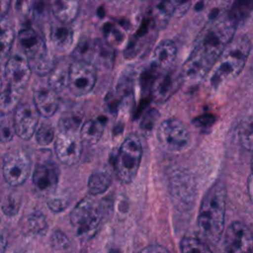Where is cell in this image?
<instances>
[{"label": "cell", "instance_id": "d6a6232c", "mask_svg": "<svg viewBox=\"0 0 253 253\" xmlns=\"http://www.w3.org/2000/svg\"><path fill=\"white\" fill-rule=\"evenodd\" d=\"M20 205H21V200L19 195L12 193L9 196H7V198L2 203V211L6 215L13 216L18 212L20 209Z\"/></svg>", "mask_w": 253, "mask_h": 253}, {"label": "cell", "instance_id": "6da1fadb", "mask_svg": "<svg viewBox=\"0 0 253 253\" xmlns=\"http://www.w3.org/2000/svg\"><path fill=\"white\" fill-rule=\"evenodd\" d=\"M236 28L237 25L229 17L228 11L218 18L206 22L182 67V79L196 84L207 78L222 50L234 38Z\"/></svg>", "mask_w": 253, "mask_h": 253}, {"label": "cell", "instance_id": "bcb514c9", "mask_svg": "<svg viewBox=\"0 0 253 253\" xmlns=\"http://www.w3.org/2000/svg\"><path fill=\"white\" fill-rule=\"evenodd\" d=\"M251 168H252V173H253V153H252V157H251Z\"/></svg>", "mask_w": 253, "mask_h": 253}, {"label": "cell", "instance_id": "2e32d148", "mask_svg": "<svg viewBox=\"0 0 253 253\" xmlns=\"http://www.w3.org/2000/svg\"><path fill=\"white\" fill-rule=\"evenodd\" d=\"M34 106L42 117H51L58 108L57 93L47 86H41L34 91Z\"/></svg>", "mask_w": 253, "mask_h": 253}, {"label": "cell", "instance_id": "e0dca14e", "mask_svg": "<svg viewBox=\"0 0 253 253\" xmlns=\"http://www.w3.org/2000/svg\"><path fill=\"white\" fill-rule=\"evenodd\" d=\"M172 184V191L174 197L181 204L190 205L195 199V185L193 180L189 174L186 173H177L174 179L171 182Z\"/></svg>", "mask_w": 253, "mask_h": 253}, {"label": "cell", "instance_id": "d590c367", "mask_svg": "<svg viewBox=\"0 0 253 253\" xmlns=\"http://www.w3.org/2000/svg\"><path fill=\"white\" fill-rule=\"evenodd\" d=\"M68 205L67 199L63 198L61 196L58 197H51L47 200V206L48 208L55 212H59L61 211H63Z\"/></svg>", "mask_w": 253, "mask_h": 253}, {"label": "cell", "instance_id": "8fae6325", "mask_svg": "<svg viewBox=\"0 0 253 253\" xmlns=\"http://www.w3.org/2000/svg\"><path fill=\"white\" fill-rule=\"evenodd\" d=\"M55 153L57 158L66 165H73L80 159L82 140L79 133L59 132L55 138Z\"/></svg>", "mask_w": 253, "mask_h": 253}, {"label": "cell", "instance_id": "7dc6e473", "mask_svg": "<svg viewBox=\"0 0 253 253\" xmlns=\"http://www.w3.org/2000/svg\"><path fill=\"white\" fill-rule=\"evenodd\" d=\"M0 142H1V140H0Z\"/></svg>", "mask_w": 253, "mask_h": 253}, {"label": "cell", "instance_id": "b9f144b4", "mask_svg": "<svg viewBox=\"0 0 253 253\" xmlns=\"http://www.w3.org/2000/svg\"><path fill=\"white\" fill-rule=\"evenodd\" d=\"M7 246V238L4 230L0 226V253H4Z\"/></svg>", "mask_w": 253, "mask_h": 253}, {"label": "cell", "instance_id": "4dcf8cb0", "mask_svg": "<svg viewBox=\"0 0 253 253\" xmlns=\"http://www.w3.org/2000/svg\"><path fill=\"white\" fill-rule=\"evenodd\" d=\"M36 140L41 145L49 144L54 138V128L48 123H42L35 131Z\"/></svg>", "mask_w": 253, "mask_h": 253}, {"label": "cell", "instance_id": "8992f818", "mask_svg": "<svg viewBox=\"0 0 253 253\" xmlns=\"http://www.w3.org/2000/svg\"><path fill=\"white\" fill-rule=\"evenodd\" d=\"M141 156L142 145L139 138L134 134L126 136L115 158V171L121 182H132L139 169Z\"/></svg>", "mask_w": 253, "mask_h": 253}, {"label": "cell", "instance_id": "ab89813d", "mask_svg": "<svg viewBox=\"0 0 253 253\" xmlns=\"http://www.w3.org/2000/svg\"><path fill=\"white\" fill-rule=\"evenodd\" d=\"M213 123V119H211V116L209 117H200L199 119L196 120V125L199 126L200 127H209L211 124Z\"/></svg>", "mask_w": 253, "mask_h": 253}, {"label": "cell", "instance_id": "1f68e13d", "mask_svg": "<svg viewBox=\"0 0 253 253\" xmlns=\"http://www.w3.org/2000/svg\"><path fill=\"white\" fill-rule=\"evenodd\" d=\"M239 139L244 148L253 151V118L244 122L240 126Z\"/></svg>", "mask_w": 253, "mask_h": 253}, {"label": "cell", "instance_id": "ac0fdd59", "mask_svg": "<svg viewBox=\"0 0 253 253\" xmlns=\"http://www.w3.org/2000/svg\"><path fill=\"white\" fill-rule=\"evenodd\" d=\"M49 39L52 45L58 51H66L71 47L72 44V28L69 26V24H63L57 21L50 26Z\"/></svg>", "mask_w": 253, "mask_h": 253}, {"label": "cell", "instance_id": "603a6c76", "mask_svg": "<svg viewBox=\"0 0 253 253\" xmlns=\"http://www.w3.org/2000/svg\"><path fill=\"white\" fill-rule=\"evenodd\" d=\"M174 75L171 73L161 74L155 80L153 85V95L156 100L162 101L170 96V91L174 89L175 83Z\"/></svg>", "mask_w": 253, "mask_h": 253}, {"label": "cell", "instance_id": "74e56055", "mask_svg": "<svg viewBox=\"0 0 253 253\" xmlns=\"http://www.w3.org/2000/svg\"><path fill=\"white\" fill-rule=\"evenodd\" d=\"M51 243H52L53 247H55L56 249H63V248L67 247L68 240L64 234H62L60 232H55L51 236Z\"/></svg>", "mask_w": 253, "mask_h": 253}, {"label": "cell", "instance_id": "60d3db41", "mask_svg": "<svg viewBox=\"0 0 253 253\" xmlns=\"http://www.w3.org/2000/svg\"><path fill=\"white\" fill-rule=\"evenodd\" d=\"M11 4V0H0V19L5 18L9 7Z\"/></svg>", "mask_w": 253, "mask_h": 253}, {"label": "cell", "instance_id": "9a60e30c", "mask_svg": "<svg viewBox=\"0 0 253 253\" xmlns=\"http://www.w3.org/2000/svg\"><path fill=\"white\" fill-rule=\"evenodd\" d=\"M176 56V44L170 40H164L153 48L150 54V63L154 69L163 72L172 66Z\"/></svg>", "mask_w": 253, "mask_h": 253}, {"label": "cell", "instance_id": "7402d4cb", "mask_svg": "<svg viewBox=\"0 0 253 253\" xmlns=\"http://www.w3.org/2000/svg\"><path fill=\"white\" fill-rule=\"evenodd\" d=\"M112 179L107 171H96L92 173L88 180V190L90 195L96 196L104 193L110 187Z\"/></svg>", "mask_w": 253, "mask_h": 253}, {"label": "cell", "instance_id": "83f0119b", "mask_svg": "<svg viewBox=\"0 0 253 253\" xmlns=\"http://www.w3.org/2000/svg\"><path fill=\"white\" fill-rule=\"evenodd\" d=\"M180 251L181 253H212L206 242L192 236H185L181 240Z\"/></svg>", "mask_w": 253, "mask_h": 253}, {"label": "cell", "instance_id": "484cf974", "mask_svg": "<svg viewBox=\"0 0 253 253\" xmlns=\"http://www.w3.org/2000/svg\"><path fill=\"white\" fill-rule=\"evenodd\" d=\"M68 86V71L63 67H54L47 78V87L54 92H60Z\"/></svg>", "mask_w": 253, "mask_h": 253}, {"label": "cell", "instance_id": "7a4b0ae2", "mask_svg": "<svg viewBox=\"0 0 253 253\" xmlns=\"http://www.w3.org/2000/svg\"><path fill=\"white\" fill-rule=\"evenodd\" d=\"M226 190L221 182L214 183L205 194L198 214V229L204 242L216 244L224 231Z\"/></svg>", "mask_w": 253, "mask_h": 253}, {"label": "cell", "instance_id": "4316f807", "mask_svg": "<svg viewBox=\"0 0 253 253\" xmlns=\"http://www.w3.org/2000/svg\"><path fill=\"white\" fill-rule=\"evenodd\" d=\"M253 8V0H235L231 8L228 9V15L238 26L245 20Z\"/></svg>", "mask_w": 253, "mask_h": 253}, {"label": "cell", "instance_id": "52a82bcc", "mask_svg": "<svg viewBox=\"0 0 253 253\" xmlns=\"http://www.w3.org/2000/svg\"><path fill=\"white\" fill-rule=\"evenodd\" d=\"M157 139L168 152H182L191 144V134L184 123L178 119L164 120L157 128Z\"/></svg>", "mask_w": 253, "mask_h": 253}, {"label": "cell", "instance_id": "ba28073f", "mask_svg": "<svg viewBox=\"0 0 253 253\" xmlns=\"http://www.w3.org/2000/svg\"><path fill=\"white\" fill-rule=\"evenodd\" d=\"M97 81V71L93 64L75 60L68 70V88L75 96L89 94Z\"/></svg>", "mask_w": 253, "mask_h": 253}, {"label": "cell", "instance_id": "4fadbf2b", "mask_svg": "<svg viewBox=\"0 0 253 253\" xmlns=\"http://www.w3.org/2000/svg\"><path fill=\"white\" fill-rule=\"evenodd\" d=\"M32 75V69L25 56L15 54L5 63V80L24 91Z\"/></svg>", "mask_w": 253, "mask_h": 253}, {"label": "cell", "instance_id": "3957f363", "mask_svg": "<svg viewBox=\"0 0 253 253\" xmlns=\"http://www.w3.org/2000/svg\"><path fill=\"white\" fill-rule=\"evenodd\" d=\"M250 50L251 42L246 36L234 37L208 74V85L212 89H217L235 78L245 66Z\"/></svg>", "mask_w": 253, "mask_h": 253}, {"label": "cell", "instance_id": "277c9868", "mask_svg": "<svg viewBox=\"0 0 253 253\" xmlns=\"http://www.w3.org/2000/svg\"><path fill=\"white\" fill-rule=\"evenodd\" d=\"M18 41L33 72L44 75L54 68L44 38L39 32L31 27L23 28L18 34Z\"/></svg>", "mask_w": 253, "mask_h": 253}, {"label": "cell", "instance_id": "ee69618b", "mask_svg": "<svg viewBox=\"0 0 253 253\" xmlns=\"http://www.w3.org/2000/svg\"><path fill=\"white\" fill-rule=\"evenodd\" d=\"M4 80H5V64H3L0 59V87L3 84Z\"/></svg>", "mask_w": 253, "mask_h": 253}, {"label": "cell", "instance_id": "7c38bea8", "mask_svg": "<svg viewBox=\"0 0 253 253\" xmlns=\"http://www.w3.org/2000/svg\"><path fill=\"white\" fill-rule=\"evenodd\" d=\"M39 115L34 105L30 103L19 104L13 116L16 134L23 139H30L38 126Z\"/></svg>", "mask_w": 253, "mask_h": 253}, {"label": "cell", "instance_id": "f1b7e54d", "mask_svg": "<svg viewBox=\"0 0 253 253\" xmlns=\"http://www.w3.org/2000/svg\"><path fill=\"white\" fill-rule=\"evenodd\" d=\"M16 133L14 118L10 114L0 113V140L1 142H8L12 140Z\"/></svg>", "mask_w": 253, "mask_h": 253}, {"label": "cell", "instance_id": "836d02e7", "mask_svg": "<svg viewBox=\"0 0 253 253\" xmlns=\"http://www.w3.org/2000/svg\"><path fill=\"white\" fill-rule=\"evenodd\" d=\"M50 9V0H33L32 12L37 18H45Z\"/></svg>", "mask_w": 253, "mask_h": 253}, {"label": "cell", "instance_id": "9c48e42d", "mask_svg": "<svg viewBox=\"0 0 253 253\" xmlns=\"http://www.w3.org/2000/svg\"><path fill=\"white\" fill-rule=\"evenodd\" d=\"M2 171L6 183L13 187L20 186L30 175V158L23 151H11L4 157Z\"/></svg>", "mask_w": 253, "mask_h": 253}, {"label": "cell", "instance_id": "7bdbcfd3", "mask_svg": "<svg viewBox=\"0 0 253 253\" xmlns=\"http://www.w3.org/2000/svg\"><path fill=\"white\" fill-rule=\"evenodd\" d=\"M247 190H248V195H249L250 201L253 204V173H251L248 176V179H247Z\"/></svg>", "mask_w": 253, "mask_h": 253}, {"label": "cell", "instance_id": "e575fe53", "mask_svg": "<svg viewBox=\"0 0 253 253\" xmlns=\"http://www.w3.org/2000/svg\"><path fill=\"white\" fill-rule=\"evenodd\" d=\"M29 226L31 230L41 232L46 227V222L42 212H34L29 218Z\"/></svg>", "mask_w": 253, "mask_h": 253}, {"label": "cell", "instance_id": "8d00e7d4", "mask_svg": "<svg viewBox=\"0 0 253 253\" xmlns=\"http://www.w3.org/2000/svg\"><path fill=\"white\" fill-rule=\"evenodd\" d=\"M11 2L13 3L15 10L23 16L32 12L33 0H11Z\"/></svg>", "mask_w": 253, "mask_h": 253}, {"label": "cell", "instance_id": "5bb4252c", "mask_svg": "<svg viewBox=\"0 0 253 253\" xmlns=\"http://www.w3.org/2000/svg\"><path fill=\"white\" fill-rule=\"evenodd\" d=\"M58 168L53 163L38 164L33 173V183L36 190L42 194L53 192L57 186Z\"/></svg>", "mask_w": 253, "mask_h": 253}, {"label": "cell", "instance_id": "d4e9b609", "mask_svg": "<svg viewBox=\"0 0 253 253\" xmlns=\"http://www.w3.org/2000/svg\"><path fill=\"white\" fill-rule=\"evenodd\" d=\"M195 0H162L160 2L161 8L168 16L174 15L175 17H182L188 12Z\"/></svg>", "mask_w": 253, "mask_h": 253}, {"label": "cell", "instance_id": "44dd1931", "mask_svg": "<svg viewBox=\"0 0 253 253\" xmlns=\"http://www.w3.org/2000/svg\"><path fill=\"white\" fill-rule=\"evenodd\" d=\"M106 122L103 118H96L86 121L82 124L79 135L82 142L87 144H95L97 143L104 132Z\"/></svg>", "mask_w": 253, "mask_h": 253}, {"label": "cell", "instance_id": "d6986e66", "mask_svg": "<svg viewBox=\"0 0 253 253\" xmlns=\"http://www.w3.org/2000/svg\"><path fill=\"white\" fill-rule=\"evenodd\" d=\"M50 10L63 24L71 23L78 13V0H50Z\"/></svg>", "mask_w": 253, "mask_h": 253}, {"label": "cell", "instance_id": "30bf717a", "mask_svg": "<svg viewBox=\"0 0 253 253\" xmlns=\"http://www.w3.org/2000/svg\"><path fill=\"white\" fill-rule=\"evenodd\" d=\"M226 253H253V233L240 221L230 223L224 233Z\"/></svg>", "mask_w": 253, "mask_h": 253}, {"label": "cell", "instance_id": "f546056e", "mask_svg": "<svg viewBox=\"0 0 253 253\" xmlns=\"http://www.w3.org/2000/svg\"><path fill=\"white\" fill-rule=\"evenodd\" d=\"M81 126V118L75 114L64 115L58 121L59 132L63 133H78Z\"/></svg>", "mask_w": 253, "mask_h": 253}, {"label": "cell", "instance_id": "cb8c5ba5", "mask_svg": "<svg viewBox=\"0 0 253 253\" xmlns=\"http://www.w3.org/2000/svg\"><path fill=\"white\" fill-rule=\"evenodd\" d=\"M15 39L12 25L5 18L0 19V59L7 56Z\"/></svg>", "mask_w": 253, "mask_h": 253}, {"label": "cell", "instance_id": "f35d334b", "mask_svg": "<svg viewBox=\"0 0 253 253\" xmlns=\"http://www.w3.org/2000/svg\"><path fill=\"white\" fill-rule=\"evenodd\" d=\"M138 253H170L165 247L160 245H149L141 249Z\"/></svg>", "mask_w": 253, "mask_h": 253}, {"label": "cell", "instance_id": "ffe728a7", "mask_svg": "<svg viewBox=\"0 0 253 253\" xmlns=\"http://www.w3.org/2000/svg\"><path fill=\"white\" fill-rule=\"evenodd\" d=\"M23 91L16 88L6 80L0 87V113L10 114L16 110Z\"/></svg>", "mask_w": 253, "mask_h": 253}, {"label": "cell", "instance_id": "5b68a950", "mask_svg": "<svg viewBox=\"0 0 253 253\" xmlns=\"http://www.w3.org/2000/svg\"><path fill=\"white\" fill-rule=\"evenodd\" d=\"M102 217L101 203L92 195L83 198L70 213L71 224L83 238H90L97 232Z\"/></svg>", "mask_w": 253, "mask_h": 253}, {"label": "cell", "instance_id": "f6af8a7d", "mask_svg": "<svg viewBox=\"0 0 253 253\" xmlns=\"http://www.w3.org/2000/svg\"><path fill=\"white\" fill-rule=\"evenodd\" d=\"M109 253H120V251L117 250V249H111V250L109 251Z\"/></svg>", "mask_w": 253, "mask_h": 253}]
</instances>
